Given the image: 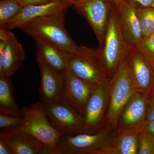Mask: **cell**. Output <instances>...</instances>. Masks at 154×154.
Wrapping results in <instances>:
<instances>
[{
	"mask_svg": "<svg viewBox=\"0 0 154 154\" xmlns=\"http://www.w3.org/2000/svg\"><path fill=\"white\" fill-rule=\"evenodd\" d=\"M33 38L37 47L36 55L40 56L53 68L64 74L69 69V54L43 38Z\"/></svg>",
	"mask_w": 154,
	"mask_h": 154,
	"instance_id": "ac0fdd59",
	"label": "cell"
},
{
	"mask_svg": "<svg viewBox=\"0 0 154 154\" xmlns=\"http://www.w3.org/2000/svg\"><path fill=\"white\" fill-rule=\"evenodd\" d=\"M54 1H60V2H65L68 3L72 5L73 3L75 2V0H54Z\"/></svg>",
	"mask_w": 154,
	"mask_h": 154,
	"instance_id": "1f68e13d",
	"label": "cell"
},
{
	"mask_svg": "<svg viewBox=\"0 0 154 154\" xmlns=\"http://www.w3.org/2000/svg\"><path fill=\"white\" fill-rule=\"evenodd\" d=\"M154 119V97H149L147 107L146 121Z\"/></svg>",
	"mask_w": 154,
	"mask_h": 154,
	"instance_id": "4316f807",
	"label": "cell"
},
{
	"mask_svg": "<svg viewBox=\"0 0 154 154\" xmlns=\"http://www.w3.org/2000/svg\"><path fill=\"white\" fill-rule=\"evenodd\" d=\"M67 10L36 18L20 28L31 37L47 40L65 52L72 55L82 54L83 46L77 45L65 27V16Z\"/></svg>",
	"mask_w": 154,
	"mask_h": 154,
	"instance_id": "6da1fadb",
	"label": "cell"
},
{
	"mask_svg": "<svg viewBox=\"0 0 154 154\" xmlns=\"http://www.w3.org/2000/svg\"><path fill=\"white\" fill-rule=\"evenodd\" d=\"M128 68L135 92L149 93L154 79V69L140 52L130 48L126 58Z\"/></svg>",
	"mask_w": 154,
	"mask_h": 154,
	"instance_id": "8fae6325",
	"label": "cell"
},
{
	"mask_svg": "<svg viewBox=\"0 0 154 154\" xmlns=\"http://www.w3.org/2000/svg\"><path fill=\"white\" fill-rule=\"evenodd\" d=\"M20 128L43 143L49 154H60L58 143L63 134L51 124L42 102L33 103L21 109Z\"/></svg>",
	"mask_w": 154,
	"mask_h": 154,
	"instance_id": "3957f363",
	"label": "cell"
},
{
	"mask_svg": "<svg viewBox=\"0 0 154 154\" xmlns=\"http://www.w3.org/2000/svg\"><path fill=\"white\" fill-rule=\"evenodd\" d=\"M70 6L72 5L68 3L53 1L42 5L24 7L17 16L8 23L5 29L8 30L20 29L33 19L67 10Z\"/></svg>",
	"mask_w": 154,
	"mask_h": 154,
	"instance_id": "e0dca14e",
	"label": "cell"
},
{
	"mask_svg": "<svg viewBox=\"0 0 154 154\" xmlns=\"http://www.w3.org/2000/svg\"><path fill=\"white\" fill-rule=\"evenodd\" d=\"M42 104L51 124L63 134L82 133L83 116L73 107L62 101Z\"/></svg>",
	"mask_w": 154,
	"mask_h": 154,
	"instance_id": "ba28073f",
	"label": "cell"
},
{
	"mask_svg": "<svg viewBox=\"0 0 154 154\" xmlns=\"http://www.w3.org/2000/svg\"><path fill=\"white\" fill-rule=\"evenodd\" d=\"M115 129L103 128L94 134L63 135L58 149L60 154H107Z\"/></svg>",
	"mask_w": 154,
	"mask_h": 154,
	"instance_id": "5b68a950",
	"label": "cell"
},
{
	"mask_svg": "<svg viewBox=\"0 0 154 154\" xmlns=\"http://www.w3.org/2000/svg\"><path fill=\"white\" fill-rule=\"evenodd\" d=\"M0 154H14L8 144L0 137Z\"/></svg>",
	"mask_w": 154,
	"mask_h": 154,
	"instance_id": "f546056e",
	"label": "cell"
},
{
	"mask_svg": "<svg viewBox=\"0 0 154 154\" xmlns=\"http://www.w3.org/2000/svg\"><path fill=\"white\" fill-rule=\"evenodd\" d=\"M136 49L145 57L154 69V33L143 39Z\"/></svg>",
	"mask_w": 154,
	"mask_h": 154,
	"instance_id": "cb8c5ba5",
	"label": "cell"
},
{
	"mask_svg": "<svg viewBox=\"0 0 154 154\" xmlns=\"http://www.w3.org/2000/svg\"><path fill=\"white\" fill-rule=\"evenodd\" d=\"M140 129L154 137V119L144 122L140 125Z\"/></svg>",
	"mask_w": 154,
	"mask_h": 154,
	"instance_id": "83f0119b",
	"label": "cell"
},
{
	"mask_svg": "<svg viewBox=\"0 0 154 154\" xmlns=\"http://www.w3.org/2000/svg\"><path fill=\"white\" fill-rule=\"evenodd\" d=\"M109 103L104 127L116 129L125 105L135 92L131 82L126 58L109 80Z\"/></svg>",
	"mask_w": 154,
	"mask_h": 154,
	"instance_id": "277c9868",
	"label": "cell"
},
{
	"mask_svg": "<svg viewBox=\"0 0 154 154\" xmlns=\"http://www.w3.org/2000/svg\"><path fill=\"white\" fill-rule=\"evenodd\" d=\"M69 68L77 76L97 86L109 79L97 56L96 49L84 46L81 55L68 54Z\"/></svg>",
	"mask_w": 154,
	"mask_h": 154,
	"instance_id": "52a82bcc",
	"label": "cell"
},
{
	"mask_svg": "<svg viewBox=\"0 0 154 154\" xmlns=\"http://www.w3.org/2000/svg\"><path fill=\"white\" fill-rule=\"evenodd\" d=\"M64 78L62 101L71 106L84 116L87 102L97 86L80 79L69 68L64 73Z\"/></svg>",
	"mask_w": 154,
	"mask_h": 154,
	"instance_id": "7c38bea8",
	"label": "cell"
},
{
	"mask_svg": "<svg viewBox=\"0 0 154 154\" xmlns=\"http://www.w3.org/2000/svg\"><path fill=\"white\" fill-rule=\"evenodd\" d=\"M122 1V0H113V3H114L116 8H117L119 5V4H120V3Z\"/></svg>",
	"mask_w": 154,
	"mask_h": 154,
	"instance_id": "d6a6232c",
	"label": "cell"
},
{
	"mask_svg": "<svg viewBox=\"0 0 154 154\" xmlns=\"http://www.w3.org/2000/svg\"><path fill=\"white\" fill-rule=\"evenodd\" d=\"M22 121V116H17L0 113V128L1 129L19 126Z\"/></svg>",
	"mask_w": 154,
	"mask_h": 154,
	"instance_id": "d4e9b609",
	"label": "cell"
},
{
	"mask_svg": "<svg viewBox=\"0 0 154 154\" xmlns=\"http://www.w3.org/2000/svg\"><path fill=\"white\" fill-rule=\"evenodd\" d=\"M113 0H75L72 6L87 20L101 47L104 42Z\"/></svg>",
	"mask_w": 154,
	"mask_h": 154,
	"instance_id": "8992f818",
	"label": "cell"
},
{
	"mask_svg": "<svg viewBox=\"0 0 154 154\" xmlns=\"http://www.w3.org/2000/svg\"><path fill=\"white\" fill-rule=\"evenodd\" d=\"M14 86L11 77L0 75V113L14 116H21L14 99Z\"/></svg>",
	"mask_w": 154,
	"mask_h": 154,
	"instance_id": "ffe728a7",
	"label": "cell"
},
{
	"mask_svg": "<svg viewBox=\"0 0 154 154\" xmlns=\"http://www.w3.org/2000/svg\"><path fill=\"white\" fill-rule=\"evenodd\" d=\"M138 154H154V137L140 129L138 136Z\"/></svg>",
	"mask_w": 154,
	"mask_h": 154,
	"instance_id": "603a6c76",
	"label": "cell"
},
{
	"mask_svg": "<svg viewBox=\"0 0 154 154\" xmlns=\"http://www.w3.org/2000/svg\"><path fill=\"white\" fill-rule=\"evenodd\" d=\"M36 55L41 77L39 89L40 102L48 103L62 101L64 89V74L53 68L40 56Z\"/></svg>",
	"mask_w": 154,
	"mask_h": 154,
	"instance_id": "30bf717a",
	"label": "cell"
},
{
	"mask_svg": "<svg viewBox=\"0 0 154 154\" xmlns=\"http://www.w3.org/2000/svg\"><path fill=\"white\" fill-rule=\"evenodd\" d=\"M107 154H138L140 125L129 128H117Z\"/></svg>",
	"mask_w": 154,
	"mask_h": 154,
	"instance_id": "d6986e66",
	"label": "cell"
},
{
	"mask_svg": "<svg viewBox=\"0 0 154 154\" xmlns=\"http://www.w3.org/2000/svg\"><path fill=\"white\" fill-rule=\"evenodd\" d=\"M130 48L122 35L114 5L110 12L103 44L96 49L98 58L109 79L125 59Z\"/></svg>",
	"mask_w": 154,
	"mask_h": 154,
	"instance_id": "7a4b0ae2",
	"label": "cell"
},
{
	"mask_svg": "<svg viewBox=\"0 0 154 154\" xmlns=\"http://www.w3.org/2000/svg\"><path fill=\"white\" fill-rule=\"evenodd\" d=\"M0 137L8 144L14 154H49L43 143L19 126L2 129Z\"/></svg>",
	"mask_w": 154,
	"mask_h": 154,
	"instance_id": "4fadbf2b",
	"label": "cell"
},
{
	"mask_svg": "<svg viewBox=\"0 0 154 154\" xmlns=\"http://www.w3.org/2000/svg\"><path fill=\"white\" fill-rule=\"evenodd\" d=\"M18 2L23 7L30 5H42L50 2L54 0H17Z\"/></svg>",
	"mask_w": 154,
	"mask_h": 154,
	"instance_id": "f1b7e54d",
	"label": "cell"
},
{
	"mask_svg": "<svg viewBox=\"0 0 154 154\" xmlns=\"http://www.w3.org/2000/svg\"><path fill=\"white\" fill-rule=\"evenodd\" d=\"M135 9L152 7L153 0H125Z\"/></svg>",
	"mask_w": 154,
	"mask_h": 154,
	"instance_id": "484cf974",
	"label": "cell"
},
{
	"mask_svg": "<svg viewBox=\"0 0 154 154\" xmlns=\"http://www.w3.org/2000/svg\"><path fill=\"white\" fill-rule=\"evenodd\" d=\"M116 8L122 35L130 48L136 49L143 36L135 9L125 0H122Z\"/></svg>",
	"mask_w": 154,
	"mask_h": 154,
	"instance_id": "5bb4252c",
	"label": "cell"
},
{
	"mask_svg": "<svg viewBox=\"0 0 154 154\" xmlns=\"http://www.w3.org/2000/svg\"><path fill=\"white\" fill-rule=\"evenodd\" d=\"M149 98V93L134 92L122 111L117 128H131L146 121Z\"/></svg>",
	"mask_w": 154,
	"mask_h": 154,
	"instance_id": "2e32d148",
	"label": "cell"
},
{
	"mask_svg": "<svg viewBox=\"0 0 154 154\" xmlns=\"http://www.w3.org/2000/svg\"><path fill=\"white\" fill-rule=\"evenodd\" d=\"M23 8L17 0H1L0 28H5L8 23L17 16Z\"/></svg>",
	"mask_w": 154,
	"mask_h": 154,
	"instance_id": "44dd1931",
	"label": "cell"
},
{
	"mask_svg": "<svg viewBox=\"0 0 154 154\" xmlns=\"http://www.w3.org/2000/svg\"></svg>",
	"mask_w": 154,
	"mask_h": 154,
	"instance_id": "e575fe53",
	"label": "cell"
},
{
	"mask_svg": "<svg viewBox=\"0 0 154 154\" xmlns=\"http://www.w3.org/2000/svg\"><path fill=\"white\" fill-rule=\"evenodd\" d=\"M152 8H154V0L153 1V3L152 5Z\"/></svg>",
	"mask_w": 154,
	"mask_h": 154,
	"instance_id": "836d02e7",
	"label": "cell"
},
{
	"mask_svg": "<svg viewBox=\"0 0 154 154\" xmlns=\"http://www.w3.org/2000/svg\"><path fill=\"white\" fill-rule=\"evenodd\" d=\"M109 80L97 86L85 108L82 133H95L103 128L109 103Z\"/></svg>",
	"mask_w": 154,
	"mask_h": 154,
	"instance_id": "9c48e42d",
	"label": "cell"
},
{
	"mask_svg": "<svg viewBox=\"0 0 154 154\" xmlns=\"http://www.w3.org/2000/svg\"><path fill=\"white\" fill-rule=\"evenodd\" d=\"M143 34V39L154 33V8L135 9Z\"/></svg>",
	"mask_w": 154,
	"mask_h": 154,
	"instance_id": "7402d4cb",
	"label": "cell"
},
{
	"mask_svg": "<svg viewBox=\"0 0 154 154\" xmlns=\"http://www.w3.org/2000/svg\"><path fill=\"white\" fill-rule=\"evenodd\" d=\"M149 97H154V79L152 85L151 89L149 92Z\"/></svg>",
	"mask_w": 154,
	"mask_h": 154,
	"instance_id": "4dcf8cb0",
	"label": "cell"
},
{
	"mask_svg": "<svg viewBox=\"0 0 154 154\" xmlns=\"http://www.w3.org/2000/svg\"><path fill=\"white\" fill-rule=\"evenodd\" d=\"M26 53L14 33L0 41V75L11 77L21 67Z\"/></svg>",
	"mask_w": 154,
	"mask_h": 154,
	"instance_id": "9a60e30c",
	"label": "cell"
}]
</instances>
